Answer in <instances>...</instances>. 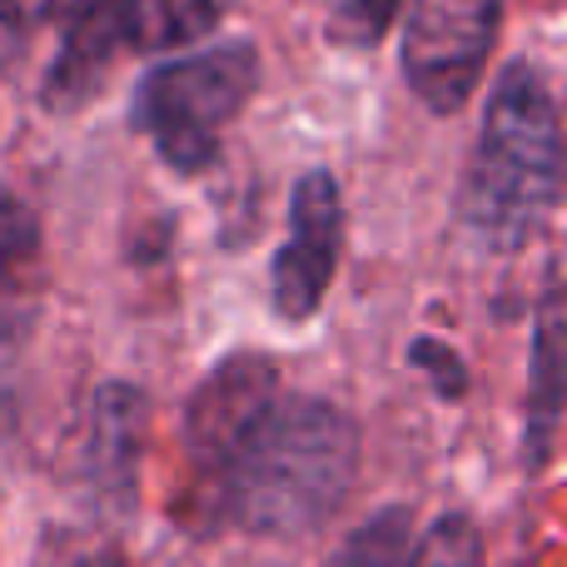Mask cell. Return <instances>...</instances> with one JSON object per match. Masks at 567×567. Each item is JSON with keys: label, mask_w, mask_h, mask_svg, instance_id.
Segmentation results:
<instances>
[{"label": "cell", "mask_w": 567, "mask_h": 567, "mask_svg": "<svg viewBox=\"0 0 567 567\" xmlns=\"http://www.w3.org/2000/svg\"><path fill=\"white\" fill-rule=\"evenodd\" d=\"M359 478V423L329 399H275L229 458L219 493L229 518L265 538H303Z\"/></svg>", "instance_id": "cell-1"}, {"label": "cell", "mask_w": 567, "mask_h": 567, "mask_svg": "<svg viewBox=\"0 0 567 567\" xmlns=\"http://www.w3.org/2000/svg\"><path fill=\"white\" fill-rule=\"evenodd\" d=\"M563 189V130L558 105L533 65H513L493 85L478 145L463 179V225L493 255L523 249L543 225Z\"/></svg>", "instance_id": "cell-2"}, {"label": "cell", "mask_w": 567, "mask_h": 567, "mask_svg": "<svg viewBox=\"0 0 567 567\" xmlns=\"http://www.w3.org/2000/svg\"><path fill=\"white\" fill-rule=\"evenodd\" d=\"M255 70L259 55L245 40L179 55L140 80L130 120L140 135H150L165 165H175L179 175H195L219 155V135L255 90Z\"/></svg>", "instance_id": "cell-3"}, {"label": "cell", "mask_w": 567, "mask_h": 567, "mask_svg": "<svg viewBox=\"0 0 567 567\" xmlns=\"http://www.w3.org/2000/svg\"><path fill=\"white\" fill-rule=\"evenodd\" d=\"M503 25V0H413L403 25V80L439 115L468 105Z\"/></svg>", "instance_id": "cell-4"}, {"label": "cell", "mask_w": 567, "mask_h": 567, "mask_svg": "<svg viewBox=\"0 0 567 567\" xmlns=\"http://www.w3.org/2000/svg\"><path fill=\"white\" fill-rule=\"evenodd\" d=\"M343 239V199L329 169H313L293 185L289 199V239L275 255V309L279 319H309L323 303L339 265Z\"/></svg>", "instance_id": "cell-5"}, {"label": "cell", "mask_w": 567, "mask_h": 567, "mask_svg": "<svg viewBox=\"0 0 567 567\" xmlns=\"http://www.w3.org/2000/svg\"><path fill=\"white\" fill-rule=\"evenodd\" d=\"M275 399H279V373L269 359L239 353V359L219 363L185 409V443L195 468L215 483L225 478L229 458L239 453V443L249 439V429L265 419Z\"/></svg>", "instance_id": "cell-6"}, {"label": "cell", "mask_w": 567, "mask_h": 567, "mask_svg": "<svg viewBox=\"0 0 567 567\" xmlns=\"http://www.w3.org/2000/svg\"><path fill=\"white\" fill-rule=\"evenodd\" d=\"M150 403L130 383H100L85 413V439H80V468L95 498L130 503L140 478V453H145Z\"/></svg>", "instance_id": "cell-7"}, {"label": "cell", "mask_w": 567, "mask_h": 567, "mask_svg": "<svg viewBox=\"0 0 567 567\" xmlns=\"http://www.w3.org/2000/svg\"><path fill=\"white\" fill-rule=\"evenodd\" d=\"M229 0H115L120 40L130 50H165L209 35L225 20Z\"/></svg>", "instance_id": "cell-8"}, {"label": "cell", "mask_w": 567, "mask_h": 567, "mask_svg": "<svg viewBox=\"0 0 567 567\" xmlns=\"http://www.w3.org/2000/svg\"><path fill=\"white\" fill-rule=\"evenodd\" d=\"M563 403V299L548 289L538 313V339H533V393H528V449L533 458L553 449V423Z\"/></svg>", "instance_id": "cell-9"}, {"label": "cell", "mask_w": 567, "mask_h": 567, "mask_svg": "<svg viewBox=\"0 0 567 567\" xmlns=\"http://www.w3.org/2000/svg\"><path fill=\"white\" fill-rule=\"evenodd\" d=\"M409 553H413V513L383 508L343 543L333 567H409Z\"/></svg>", "instance_id": "cell-10"}, {"label": "cell", "mask_w": 567, "mask_h": 567, "mask_svg": "<svg viewBox=\"0 0 567 567\" xmlns=\"http://www.w3.org/2000/svg\"><path fill=\"white\" fill-rule=\"evenodd\" d=\"M483 543H478V523L468 513H443L429 533L413 538L409 567H478Z\"/></svg>", "instance_id": "cell-11"}, {"label": "cell", "mask_w": 567, "mask_h": 567, "mask_svg": "<svg viewBox=\"0 0 567 567\" xmlns=\"http://www.w3.org/2000/svg\"><path fill=\"white\" fill-rule=\"evenodd\" d=\"M399 10H403V0H333L323 30H329L333 45L369 50V45H379L383 30L399 20Z\"/></svg>", "instance_id": "cell-12"}, {"label": "cell", "mask_w": 567, "mask_h": 567, "mask_svg": "<svg viewBox=\"0 0 567 567\" xmlns=\"http://www.w3.org/2000/svg\"><path fill=\"white\" fill-rule=\"evenodd\" d=\"M40 249V229H35V215L0 185V293L20 279V269L35 259Z\"/></svg>", "instance_id": "cell-13"}, {"label": "cell", "mask_w": 567, "mask_h": 567, "mask_svg": "<svg viewBox=\"0 0 567 567\" xmlns=\"http://www.w3.org/2000/svg\"><path fill=\"white\" fill-rule=\"evenodd\" d=\"M409 359L419 363V369H433V383H439V393H453L458 399L463 389H468V379H463V363H458V353L453 349H443V343H433V339H419L409 349Z\"/></svg>", "instance_id": "cell-14"}, {"label": "cell", "mask_w": 567, "mask_h": 567, "mask_svg": "<svg viewBox=\"0 0 567 567\" xmlns=\"http://www.w3.org/2000/svg\"><path fill=\"white\" fill-rule=\"evenodd\" d=\"M55 567H125V558H120L115 548H85V553H75V558H65Z\"/></svg>", "instance_id": "cell-15"}]
</instances>
